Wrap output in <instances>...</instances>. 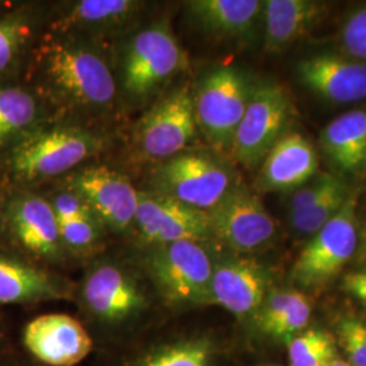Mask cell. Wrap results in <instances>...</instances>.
Instances as JSON below:
<instances>
[{
	"label": "cell",
	"mask_w": 366,
	"mask_h": 366,
	"mask_svg": "<svg viewBox=\"0 0 366 366\" xmlns=\"http://www.w3.org/2000/svg\"><path fill=\"white\" fill-rule=\"evenodd\" d=\"M84 301L92 314L107 322H121L139 312L145 297L131 275L116 264L95 267L84 282Z\"/></svg>",
	"instance_id": "d6986e66"
},
{
	"label": "cell",
	"mask_w": 366,
	"mask_h": 366,
	"mask_svg": "<svg viewBox=\"0 0 366 366\" xmlns=\"http://www.w3.org/2000/svg\"><path fill=\"white\" fill-rule=\"evenodd\" d=\"M7 224L14 240L26 252L42 259L59 258L63 242L48 198L31 193L14 196L7 207Z\"/></svg>",
	"instance_id": "2e32d148"
},
{
	"label": "cell",
	"mask_w": 366,
	"mask_h": 366,
	"mask_svg": "<svg viewBox=\"0 0 366 366\" xmlns=\"http://www.w3.org/2000/svg\"><path fill=\"white\" fill-rule=\"evenodd\" d=\"M350 194L352 192L347 183L342 181L334 190L317 199L312 207L300 213L292 214V227L299 235L314 236L342 209Z\"/></svg>",
	"instance_id": "83f0119b"
},
{
	"label": "cell",
	"mask_w": 366,
	"mask_h": 366,
	"mask_svg": "<svg viewBox=\"0 0 366 366\" xmlns=\"http://www.w3.org/2000/svg\"><path fill=\"white\" fill-rule=\"evenodd\" d=\"M343 289L366 305V272H353L343 277Z\"/></svg>",
	"instance_id": "e575fe53"
},
{
	"label": "cell",
	"mask_w": 366,
	"mask_h": 366,
	"mask_svg": "<svg viewBox=\"0 0 366 366\" xmlns=\"http://www.w3.org/2000/svg\"><path fill=\"white\" fill-rule=\"evenodd\" d=\"M102 222L94 214L59 222L63 246L75 251H84L94 247L102 235Z\"/></svg>",
	"instance_id": "4dcf8cb0"
},
{
	"label": "cell",
	"mask_w": 366,
	"mask_h": 366,
	"mask_svg": "<svg viewBox=\"0 0 366 366\" xmlns=\"http://www.w3.org/2000/svg\"><path fill=\"white\" fill-rule=\"evenodd\" d=\"M34 92L81 114H104L117 101V81L105 56L87 39L53 33L30 53Z\"/></svg>",
	"instance_id": "6da1fadb"
},
{
	"label": "cell",
	"mask_w": 366,
	"mask_h": 366,
	"mask_svg": "<svg viewBox=\"0 0 366 366\" xmlns=\"http://www.w3.org/2000/svg\"><path fill=\"white\" fill-rule=\"evenodd\" d=\"M358 194H352L342 209L320 228L295 262L292 278L304 289H322L340 274L358 244Z\"/></svg>",
	"instance_id": "8992f818"
},
{
	"label": "cell",
	"mask_w": 366,
	"mask_h": 366,
	"mask_svg": "<svg viewBox=\"0 0 366 366\" xmlns=\"http://www.w3.org/2000/svg\"><path fill=\"white\" fill-rule=\"evenodd\" d=\"M290 116L292 102L282 86L269 81L254 86L231 148L236 160L247 170L261 164L287 133Z\"/></svg>",
	"instance_id": "9c48e42d"
},
{
	"label": "cell",
	"mask_w": 366,
	"mask_h": 366,
	"mask_svg": "<svg viewBox=\"0 0 366 366\" xmlns=\"http://www.w3.org/2000/svg\"><path fill=\"white\" fill-rule=\"evenodd\" d=\"M213 267L201 242L192 240L155 246L148 258L152 280L172 305L208 304Z\"/></svg>",
	"instance_id": "ba28073f"
},
{
	"label": "cell",
	"mask_w": 366,
	"mask_h": 366,
	"mask_svg": "<svg viewBox=\"0 0 366 366\" xmlns=\"http://www.w3.org/2000/svg\"><path fill=\"white\" fill-rule=\"evenodd\" d=\"M145 9L147 3L137 0L66 1L59 7L53 31L84 39L117 36L136 25Z\"/></svg>",
	"instance_id": "4fadbf2b"
},
{
	"label": "cell",
	"mask_w": 366,
	"mask_h": 366,
	"mask_svg": "<svg viewBox=\"0 0 366 366\" xmlns=\"http://www.w3.org/2000/svg\"><path fill=\"white\" fill-rule=\"evenodd\" d=\"M134 227L154 246L183 240L204 242L212 236L208 212L154 192H139Z\"/></svg>",
	"instance_id": "7c38bea8"
},
{
	"label": "cell",
	"mask_w": 366,
	"mask_h": 366,
	"mask_svg": "<svg viewBox=\"0 0 366 366\" xmlns=\"http://www.w3.org/2000/svg\"><path fill=\"white\" fill-rule=\"evenodd\" d=\"M42 98L33 89L19 84H0V152L39 127L45 125Z\"/></svg>",
	"instance_id": "d4e9b609"
},
{
	"label": "cell",
	"mask_w": 366,
	"mask_h": 366,
	"mask_svg": "<svg viewBox=\"0 0 366 366\" xmlns=\"http://www.w3.org/2000/svg\"><path fill=\"white\" fill-rule=\"evenodd\" d=\"M325 366H350V364L346 361V360H343V358H340V357H335L334 360H331L330 362H328L327 365Z\"/></svg>",
	"instance_id": "d590c367"
},
{
	"label": "cell",
	"mask_w": 366,
	"mask_h": 366,
	"mask_svg": "<svg viewBox=\"0 0 366 366\" xmlns=\"http://www.w3.org/2000/svg\"><path fill=\"white\" fill-rule=\"evenodd\" d=\"M364 254H365L366 257V244H364Z\"/></svg>",
	"instance_id": "74e56055"
},
{
	"label": "cell",
	"mask_w": 366,
	"mask_h": 366,
	"mask_svg": "<svg viewBox=\"0 0 366 366\" xmlns=\"http://www.w3.org/2000/svg\"><path fill=\"white\" fill-rule=\"evenodd\" d=\"M48 201L52 205L57 222L72 220L81 216L94 214L89 205L75 192L66 189L64 186L60 190H56L52 197L48 198Z\"/></svg>",
	"instance_id": "836d02e7"
},
{
	"label": "cell",
	"mask_w": 366,
	"mask_h": 366,
	"mask_svg": "<svg viewBox=\"0 0 366 366\" xmlns=\"http://www.w3.org/2000/svg\"><path fill=\"white\" fill-rule=\"evenodd\" d=\"M39 25V15L30 6H0V84H6L29 60Z\"/></svg>",
	"instance_id": "7402d4cb"
},
{
	"label": "cell",
	"mask_w": 366,
	"mask_h": 366,
	"mask_svg": "<svg viewBox=\"0 0 366 366\" xmlns=\"http://www.w3.org/2000/svg\"><path fill=\"white\" fill-rule=\"evenodd\" d=\"M101 134L81 127L42 125L6 152L15 181L37 183L69 174L105 148Z\"/></svg>",
	"instance_id": "7a4b0ae2"
},
{
	"label": "cell",
	"mask_w": 366,
	"mask_h": 366,
	"mask_svg": "<svg viewBox=\"0 0 366 366\" xmlns=\"http://www.w3.org/2000/svg\"><path fill=\"white\" fill-rule=\"evenodd\" d=\"M144 366H210V346L207 340L177 343L152 355Z\"/></svg>",
	"instance_id": "f1b7e54d"
},
{
	"label": "cell",
	"mask_w": 366,
	"mask_h": 366,
	"mask_svg": "<svg viewBox=\"0 0 366 366\" xmlns=\"http://www.w3.org/2000/svg\"><path fill=\"white\" fill-rule=\"evenodd\" d=\"M259 0H192L186 3L197 27L216 39L249 41L261 25Z\"/></svg>",
	"instance_id": "ffe728a7"
},
{
	"label": "cell",
	"mask_w": 366,
	"mask_h": 366,
	"mask_svg": "<svg viewBox=\"0 0 366 366\" xmlns=\"http://www.w3.org/2000/svg\"><path fill=\"white\" fill-rule=\"evenodd\" d=\"M296 72L310 92L328 102L342 105L366 99V61L320 53L301 60Z\"/></svg>",
	"instance_id": "9a60e30c"
},
{
	"label": "cell",
	"mask_w": 366,
	"mask_h": 366,
	"mask_svg": "<svg viewBox=\"0 0 366 366\" xmlns=\"http://www.w3.org/2000/svg\"><path fill=\"white\" fill-rule=\"evenodd\" d=\"M335 334L350 366H366V320L357 316H342Z\"/></svg>",
	"instance_id": "f546056e"
},
{
	"label": "cell",
	"mask_w": 366,
	"mask_h": 366,
	"mask_svg": "<svg viewBox=\"0 0 366 366\" xmlns=\"http://www.w3.org/2000/svg\"><path fill=\"white\" fill-rule=\"evenodd\" d=\"M312 307L305 293L293 289H280L267 293L257 312L262 331L277 340L289 342L310 323Z\"/></svg>",
	"instance_id": "484cf974"
},
{
	"label": "cell",
	"mask_w": 366,
	"mask_h": 366,
	"mask_svg": "<svg viewBox=\"0 0 366 366\" xmlns=\"http://www.w3.org/2000/svg\"><path fill=\"white\" fill-rule=\"evenodd\" d=\"M196 131L194 92L182 84L164 94L137 122L133 145L144 160L163 163L183 152Z\"/></svg>",
	"instance_id": "5b68a950"
},
{
	"label": "cell",
	"mask_w": 366,
	"mask_h": 366,
	"mask_svg": "<svg viewBox=\"0 0 366 366\" xmlns=\"http://www.w3.org/2000/svg\"><path fill=\"white\" fill-rule=\"evenodd\" d=\"M210 234L237 252L267 246L275 235V222L257 194L234 184L222 201L208 210Z\"/></svg>",
	"instance_id": "8fae6325"
},
{
	"label": "cell",
	"mask_w": 366,
	"mask_h": 366,
	"mask_svg": "<svg viewBox=\"0 0 366 366\" xmlns=\"http://www.w3.org/2000/svg\"><path fill=\"white\" fill-rule=\"evenodd\" d=\"M187 66V57L167 21L139 30L119 57V86L133 105H144Z\"/></svg>",
	"instance_id": "3957f363"
},
{
	"label": "cell",
	"mask_w": 366,
	"mask_h": 366,
	"mask_svg": "<svg viewBox=\"0 0 366 366\" xmlns=\"http://www.w3.org/2000/svg\"><path fill=\"white\" fill-rule=\"evenodd\" d=\"M27 352L42 364L74 366L92 349V340L78 320L69 315H39L31 319L22 334Z\"/></svg>",
	"instance_id": "5bb4252c"
},
{
	"label": "cell",
	"mask_w": 366,
	"mask_h": 366,
	"mask_svg": "<svg viewBox=\"0 0 366 366\" xmlns=\"http://www.w3.org/2000/svg\"><path fill=\"white\" fill-rule=\"evenodd\" d=\"M326 4L314 0H269L263 3V45L281 52L307 36L323 18Z\"/></svg>",
	"instance_id": "44dd1931"
},
{
	"label": "cell",
	"mask_w": 366,
	"mask_h": 366,
	"mask_svg": "<svg viewBox=\"0 0 366 366\" xmlns=\"http://www.w3.org/2000/svg\"><path fill=\"white\" fill-rule=\"evenodd\" d=\"M151 186L154 193L208 212L222 201L234 183L229 171L219 160L204 154L181 152L157 164Z\"/></svg>",
	"instance_id": "52a82bcc"
},
{
	"label": "cell",
	"mask_w": 366,
	"mask_h": 366,
	"mask_svg": "<svg viewBox=\"0 0 366 366\" xmlns=\"http://www.w3.org/2000/svg\"><path fill=\"white\" fill-rule=\"evenodd\" d=\"M361 234H362V239H364V244H366V224L365 227L362 228V232H361Z\"/></svg>",
	"instance_id": "8d00e7d4"
},
{
	"label": "cell",
	"mask_w": 366,
	"mask_h": 366,
	"mask_svg": "<svg viewBox=\"0 0 366 366\" xmlns=\"http://www.w3.org/2000/svg\"><path fill=\"white\" fill-rule=\"evenodd\" d=\"M317 155L312 144L297 132H287L261 163L258 178L263 192L296 190L312 179Z\"/></svg>",
	"instance_id": "ac0fdd59"
},
{
	"label": "cell",
	"mask_w": 366,
	"mask_h": 366,
	"mask_svg": "<svg viewBox=\"0 0 366 366\" xmlns=\"http://www.w3.org/2000/svg\"><path fill=\"white\" fill-rule=\"evenodd\" d=\"M340 42L349 57L366 61V7L347 19L340 33Z\"/></svg>",
	"instance_id": "d6a6232c"
},
{
	"label": "cell",
	"mask_w": 366,
	"mask_h": 366,
	"mask_svg": "<svg viewBox=\"0 0 366 366\" xmlns=\"http://www.w3.org/2000/svg\"><path fill=\"white\" fill-rule=\"evenodd\" d=\"M290 366H325L337 357L335 340L320 328H307L288 342Z\"/></svg>",
	"instance_id": "4316f807"
},
{
	"label": "cell",
	"mask_w": 366,
	"mask_h": 366,
	"mask_svg": "<svg viewBox=\"0 0 366 366\" xmlns=\"http://www.w3.org/2000/svg\"><path fill=\"white\" fill-rule=\"evenodd\" d=\"M61 297H64V288L49 273L29 262L0 255V305Z\"/></svg>",
	"instance_id": "cb8c5ba5"
},
{
	"label": "cell",
	"mask_w": 366,
	"mask_h": 366,
	"mask_svg": "<svg viewBox=\"0 0 366 366\" xmlns=\"http://www.w3.org/2000/svg\"><path fill=\"white\" fill-rule=\"evenodd\" d=\"M267 296V277L261 264L246 258L219 262L213 267L208 304H216L237 317L258 312Z\"/></svg>",
	"instance_id": "e0dca14e"
},
{
	"label": "cell",
	"mask_w": 366,
	"mask_h": 366,
	"mask_svg": "<svg viewBox=\"0 0 366 366\" xmlns=\"http://www.w3.org/2000/svg\"><path fill=\"white\" fill-rule=\"evenodd\" d=\"M320 144L342 172L358 175L366 171V110H352L332 119L322 132Z\"/></svg>",
	"instance_id": "603a6c76"
},
{
	"label": "cell",
	"mask_w": 366,
	"mask_h": 366,
	"mask_svg": "<svg viewBox=\"0 0 366 366\" xmlns=\"http://www.w3.org/2000/svg\"><path fill=\"white\" fill-rule=\"evenodd\" d=\"M266 366H278V365H266Z\"/></svg>",
	"instance_id": "f35d334b"
},
{
	"label": "cell",
	"mask_w": 366,
	"mask_h": 366,
	"mask_svg": "<svg viewBox=\"0 0 366 366\" xmlns=\"http://www.w3.org/2000/svg\"><path fill=\"white\" fill-rule=\"evenodd\" d=\"M342 179L331 174H316L312 179L299 187L289 202V216L300 213L302 210L312 207L317 199L334 190Z\"/></svg>",
	"instance_id": "1f68e13d"
},
{
	"label": "cell",
	"mask_w": 366,
	"mask_h": 366,
	"mask_svg": "<svg viewBox=\"0 0 366 366\" xmlns=\"http://www.w3.org/2000/svg\"><path fill=\"white\" fill-rule=\"evenodd\" d=\"M252 84L235 66L213 68L194 92L197 128L210 144L231 149L236 129L249 105Z\"/></svg>",
	"instance_id": "277c9868"
},
{
	"label": "cell",
	"mask_w": 366,
	"mask_h": 366,
	"mask_svg": "<svg viewBox=\"0 0 366 366\" xmlns=\"http://www.w3.org/2000/svg\"><path fill=\"white\" fill-rule=\"evenodd\" d=\"M63 186L75 192L106 228L127 232L134 225L139 192L119 171L87 166L68 174Z\"/></svg>",
	"instance_id": "30bf717a"
}]
</instances>
